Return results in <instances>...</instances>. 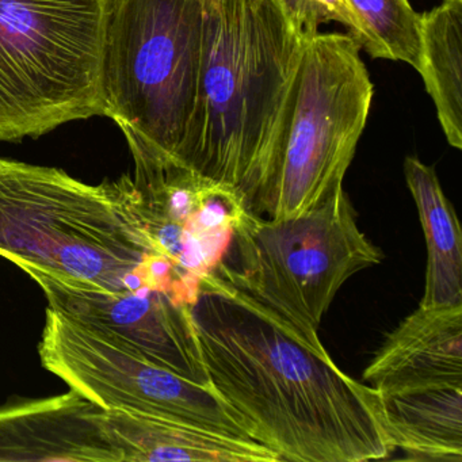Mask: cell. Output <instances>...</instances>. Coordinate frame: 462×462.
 Segmentation results:
<instances>
[{
  "instance_id": "ba28073f",
  "label": "cell",
  "mask_w": 462,
  "mask_h": 462,
  "mask_svg": "<svg viewBox=\"0 0 462 462\" xmlns=\"http://www.w3.org/2000/svg\"><path fill=\"white\" fill-rule=\"evenodd\" d=\"M39 354L48 372L104 411L169 419L253 439L212 386L170 372L112 335L51 307Z\"/></svg>"
},
{
  "instance_id": "7a4b0ae2",
  "label": "cell",
  "mask_w": 462,
  "mask_h": 462,
  "mask_svg": "<svg viewBox=\"0 0 462 462\" xmlns=\"http://www.w3.org/2000/svg\"><path fill=\"white\" fill-rule=\"evenodd\" d=\"M0 256L32 280L101 294H175L177 270L145 228L128 175L90 185L0 158Z\"/></svg>"
},
{
  "instance_id": "e0dca14e",
  "label": "cell",
  "mask_w": 462,
  "mask_h": 462,
  "mask_svg": "<svg viewBox=\"0 0 462 462\" xmlns=\"http://www.w3.org/2000/svg\"><path fill=\"white\" fill-rule=\"evenodd\" d=\"M369 37L372 58L420 64V14L408 0H350Z\"/></svg>"
},
{
  "instance_id": "5bb4252c",
  "label": "cell",
  "mask_w": 462,
  "mask_h": 462,
  "mask_svg": "<svg viewBox=\"0 0 462 462\" xmlns=\"http://www.w3.org/2000/svg\"><path fill=\"white\" fill-rule=\"evenodd\" d=\"M404 175L427 245L426 282L420 304H462V234L456 210L432 167L411 156L404 161Z\"/></svg>"
},
{
  "instance_id": "30bf717a",
  "label": "cell",
  "mask_w": 462,
  "mask_h": 462,
  "mask_svg": "<svg viewBox=\"0 0 462 462\" xmlns=\"http://www.w3.org/2000/svg\"><path fill=\"white\" fill-rule=\"evenodd\" d=\"M36 282L47 297L48 307L112 335L170 372L210 386L199 353L191 305L150 289L101 294L64 288L47 280Z\"/></svg>"
},
{
  "instance_id": "7c38bea8",
  "label": "cell",
  "mask_w": 462,
  "mask_h": 462,
  "mask_svg": "<svg viewBox=\"0 0 462 462\" xmlns=\"http://www.w3.org/2000/svg\"><path fill=\"white\" fill-rule=\"evenodd\" d=\"M362 377L380 397L462 388V304H419L389 332Z\"/></svg>"
},
{
  "instance_id": "3957f363",
  "label": "cell",
  "mask_w": 462,
  "mask_h": 462,
  "mask_svg": "<svg viewBox=\"0 0 462 462\" xmlns=\"http://www.w3.org/2000/svg\"><path fill=\"white\" fill-rule=\"evenodd\" d=\"M304 45L275 0H207L199 105L182 164L234 189L261 216Z\"/></svg>"
},
{
  "instance_id": "5b68a950",
  "label": "cell",
  "mask_w": 462,
  "mask_h": 462,
  "mask_svg": "<svg viewBox=\"0 0 462 462\" xmlns=\"http://www.w3.org/2000/svg\"><path fill=\"white\" fill-rule=\"evenodd\" d=\"M106 0H0V142L105 116Z\"/></svg>"
},
{
  "instance_id": "8fae6325",
  "label": "cell",
  "mask_w": 462,
  "mask_h": 462,
  "mask_svg": "<svg viewBox=\"0 0 462 462\" xmlns=\"http://www.w3.org/2000/svg\"><path fill=\"white\" fill-rule=\"evenodd\" d=\"M121 462L105 411L78 392L0 405V462Z\"/></svg>"
},
{
  "instance_id": "6da1fadb",
  "label": "cell",
  "mask_w": 462,
  "mask_h": 462,
  "mask_svg": "<svg viewBox=\"0 0 462 462\" xmlns=\"http://www.w3.org/2000/svg\"><path fill=\"white\" fill-rule=\"evenodd\" d=\"M191 318L210 386L281 461H374L396 450L375 389L223 278L202 280Z\"/></svg>"
},
{
  "instance_id": "ac0fdd59",
  "label": "cell",
  "mask_w": 462,
  "mask_h": 462,
  "mask_svg": "<svg viewBox=\"0 0 462 462\" xmlns=\"http://www.w3.org/2000/svg\"><path fill=\"white\" fill-rule=\"evenodd\" d=\"M294 33L307 42L318 36L319 28L337 23L362 50L369 48V37L350 0H275Z\"/></svg>"
},
{
  "instance_id": "2e32d148",
  "label": "cell",
  "mask_w": 462,
  "mask_h": 462,
  "mask_svg": "<svg viewBox=\"0 0 462 462\" xmlns=\"http://www.w3.org/2000/svg\"><path fill=\"white\" fill-rule=\"evenodd\" d=\"M427 93L451 147L462 148V0L420 14V64Z\"/></svg>"
},
{
  "instance_id": "277c9868",
  "label": "cell",
  "mask_w": 462,
  "mask_h": 462,
  "mask_svg": "<svg viewBox=\"0 0 462 462\" xmlns=\"http://www.w3.org/2000/svg\"><path fill=\"white\" fill-rule=\"evenodd\" d=\"M207 0H106L105 117L136 167L182 163L199 105Z\"/></svg>"
},
{
  "instance_id": "9c48e42d",
  "label": "cell",
  "mask_w": 462,
  "mask_h": 462,
  "mask_svg": "<svg viewBox=\"0 0 462 462\" xmlns=\"http://www.w3.org/2000/svg\"><path fill=\"white\" fill-rule=\"evenodd\" d=\"M142 215L162 255L199 294L201 282L226 259L248 208L242 194L178 162L134 169Z\"/></svg>"
},
{
  "instance_id": "52a82bcc",
  "label": "cell",
  "mask_w": 462,
  "mask_h": 462,
  "mask_svg": "<svg viewBox=\"0 0 462 462\" xmlns=\"http://www.w3.org/2000/svg\"><path fill=\"white\" fill-rule=\"evenodd\" d=\"M359 50L348 34L319 33L305 42L281 117L262 216L304 215L343 188L374 93Z\"/></svg>"
},
{
  "instance_id": "9a60e30c",
  "label": "cell",
  "mask_w": 462,
  "mask_h": 462,
  "mask_svg": "<svg viewBox=\"0 0 462 462\" xmlns=\"http://www.w3.org/2000/svg\"><path fill=\"white\" fill-rule=\"evenodd\" d=\"M394 448L415 461H462V388L380 397Z\"/></svg>"
},
{
  "instance_id": "4fadbf2b",
  "label": "cell",
  "mask_w": 462,
  "mask_h": 462,
  "mask_svg": "<svg viewBox=\"0 0 462 462\" xmlns=\"http://www.w3.org/2000/svg\"><path fill=\"white\" fill-rule=\"evenodd\" d=\"M121 462H277L280 457L253 439L210 431L169 419L105 411Z\"/></svg>"
},
{
  "instance_id": "8992f818",
  "label": "cell",
  "mask_w": 462,
  "mask_h": 462,
  "mask_svg": "<svg viewBox=\"0 0 462 462\" xmlns=\"http://www.w3.org/2000/svg\"><path fill=\"white\" fill-rule=\"evenodd\" d=\"M383 259L340 188L320 207L296 217L269 218L247 210L213 275L323 346L319 327L337 291L348 278Z\"/></svg>"
}]
</instances>
